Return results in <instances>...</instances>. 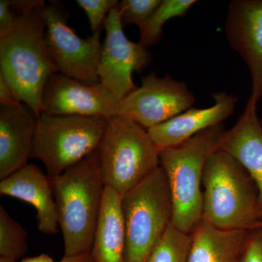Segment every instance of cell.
I'll return each instance as SVG.
<instances>
[{"label":"cell","instance_id":"6da1fadb","mask_svg":"<svg viewBox=\"0 0 262 262\" xmlns=\"http://www.w3.org/2000/svg\"><path fill=\"white\" fill-rule=\"evenodd\" d=\"M42 0H16V22L0 35V75L13 90L19 102L25 103L39 117L42 113L43 91L58 72L47 42Z\"/></svg>","mask_w":262,"mask_h":262},{"label":"cell","instance_id":"7a4b0ae2","mask_svg":"<svg viewBox=\"0 0 262 262\" xmlns=\"http://www.w3.org/2000/svg\"><path fill=\"white\" fill-rule=\"evenodd\" d=\"M50 181L65 256L91 252L105 190L97 150Z\"/></svg>","mask_w":262,"mask_h":262},{"label":"cell","instance_id":"3957f363","mask_svg":"<svg viewBox=\"0 0 262 262\" xmlns=\"http://www.w3.org/2000/svg\"><path fill=\"white\" fill-rule=\"evenodd\" d=\"M203 219L222 230L249 231L261 221L256 184L232 155L215 150L205 165Z\"/></svg>","mask_w":262,"mask_h":262},{"label":"cell","instance_id":"277c9868","mask_svg":"<svg viewBox=\"0 0 262 262\" xmlns=\"http://www.w3.org/2000/svg\"><path fill=\"white\" fill-rule=\"evenodd\" d=\"M225 131L220 124L160 151V166L168 181L173 204L172 224L185 233H192L203 219L205 165L219 149Z\"/></svg>","mask_w":262,"mask_h":262},{"label":"cell","instance_id":"5b68a950","mask_svg":"<svg viewBox=\"0 0 262 262\" xmlns=\"http://www.w3.org/2000/svg\"><path fill=\"white\" fill-rule=\"evenodd\" d=\"M97 151L103 184L121 196L160 167V151L148 130L119 115L108 118Z\"/></svg>","mask_w":262,"mask_h":262},{"label":"cell","instance_id":"8992f818","mask_svg":"<svg viewBox=\"0 0 262 262\" xmlns=\"http://www.w3.org/2000/svg\"><path fill=\"white\" fill-rule=\"evenodd\" d=\"M107 120L42 113L38 117L32 158L44 165L49 178L61 175L97 150Z\"/></svg>","mask_w":262,"mask_h":262},{"label":"cell","instance_id":"52a82bcc","mask_svg":"<svg viewBox=\"0 0 262 262\" xmlns=\"http://www.w3.org/2000/svg\"><path fill=\"white\" fill-rule=\"evenodd\" d=\"M122 210L125 262H146L173 219L171 196L161 167L122 196Z\"/></svg>","mask_w":262,"mask_h":262},{"label":"cell","instance_id":"ba28073f","mask_svg":"<svg viewBox=\"0 0 262 262\" xmlns=\"http://www.w3.org/2000/svg\"><path fill=\"white\" fill-rule=\"evenodd\" d=\"M42 13L48 50L58 73L86 83L100 82L101 33L84 39L79 37L69 26L68 11L59 2L46 3Z\"/></svg>","mask_w":262,"mask_h":262},{"label":"cell","instance_id":"9c48e42d","mask_svg":"<svg viewBox=\"0 0 262 262\" xmlns=\"http://www.w3.org/2000/svg\"><path fill=\"white\" fill-rule=\"evenodd\" d=\"M140 87L121 100L119 116L126 117L149 130L192 108L195 97L187 84L167 74L151 72L142 77Z\"/></svg>","mask_w":262,"mask_h":262},{"label":"cell","instance_id":"30bf717a","mask_svg":"<svg viewBox=\"0 0 262 262\" xmlns=\"http://www.w3.org/2000/svg\"><path fill=\"white\" fill-rule=\"evenodd\" d=\"M103 28L106 37L98 65V77L101 83L122 100L137 89L133 73L144 70L152 56L146 46L129 40L117 8L108 15Z\"/></svg>","mask_w":262,"mask_h":262},{"label":"cell","instance_id":"8fae6325","mask_svg":"<svg viewBox=\"0 0 262 262\" xmlns=\"http://www.w3.org/2000/svg\"><path fill=\"white\" fill-rule=\"evenodd\" d=\"M120 101L101 82L86 83L57 72L43 91L42 113L110 118L118 115Z\"/></svg>","mask_w":262,"mask_h":262},{"label":"cell","instance_id":"7c38bea8","mask_svg":"<svg viewBox=\"0 0 262 262\" xmlns=\"http://www.w3.org/2000/svg\"><path fill=\"white\" fill-rule=\"evenodd\" d=\"M229 46L247 65L252 94L258 103L262 98V0H234L229 5L225 24Z\"/></svg>","mask_w":262,"mask_h":262},{"label":"cell","instance_id":"4fadbf2b","mask_svg":"<svg viewBox=\"0 0 262 262\" xmlns=\"http://www.w3.org/2000/svg\"><path fill=\"white\" fill-rule=\"evenodd\" d=\"M38 117L25 103L0 106V179L32 158Z\"/></svg>","mask_w":262,"mask_h":262},{"label":"cell","instance_id":"5bb4252c","mask_svg":"<svg viewBox=\"0 0 262 262\" xmlns=\"http://www.w3.org/2000/svg\"><path fill=\"white\" fill-rule=\"evenodd\" d=\"M210 107L189 108L168 121L149 129L150 137L159 151L178 146L202 131L222 124L235 110L238 98L225 92L213 94Z\"/></svg>","mask_w":262,"mask_h":262},{"label":"cell","instance_id":"9a60e30c","mask_svg":"<svg viewBox=\"0 0 262 262\" xmlns=\"http://www.w3.org/2000/svg\"><path fill=\"white\" fill-rule=\"evenodd\" d=\"M0 194L16 198L34 207L39 232L46 234L58 232V214L51 181L37 165L27 164L1 180Z\"/></svg>","mask_w":262,"mask_h":262},{"label":"cell","instance_id":"2e32d148","mask_svg":"<svg viewBox=\"0 0 262 262\" xmlns=\"http://www.w3.org/2000/svg\"><path fill=\"white\" fill-rule=\"evenodd\" d=\"M257 103L249 97L244 112L232 128L225 130L219 149L235 158L247 170L258 191L262 220V125Z\"/></svg>","mask_w":262,"mask_h":262},{"label":"cell","instance_id":"e0dca14e","mask_svg":"<svg viewBox=\"0 0 262 262\" xmlns=\"http://www.w3.org/2000/svg\"><path fill=\"white\" fill-rule=\"evenodd\" d=\"M91 256L94 262H125V232L122 196L105 187Z\"/></svg>","mask_w":262,"mask_h":262},{"label":"cell","instance_id":"ac0fdd59","mask_svg":"<svg viewBox=\"0 0 262 262\" xmlns=\"http://www.w3.org/2000/svg\"><path fill=\"white\" fill-rule=\"evenodd\" d=\"M248 233L222 230L202 220L190 234L188 262H243Z\"/></svg>","mask_w":262,"mask_h":262},{"label":"cell","instance_id":"d6986e66","mask_svg":"<svg viewBox=\"0 0 262 262\" xmlns=\"http://www.w3.org/2000/svg\"><path fill=\"white\" fill-rule=\"evenodd\" d=\"M195 0H163L149 20L140 29V43L146 48L155 46L161 40L163 27L171 18L187 14Z\"/></svg>","mask_w":262,"mask_h":262},{"label":"cell","instance_id":"ffe728a7","mask_svg":"<svg viewBox=\"0 0 262 262\" xmlns=\"http://www.w3.org/2000/svg\"><path fill=\"white\" fill-rule=\"evenodd\" d=\"M192 237L170 224L146 262H188Z\"/></svg>","mask_w":262,"mask_h":262},{"label":"cell","instance_id":"44dd1931","mask_svg":"<svg viewBox=\"0 0 262 262\" xmlns=\"http://www.w3.org/2000/svg\"><path fill=\"white\" fill-rule=\"evenodd\" d=\"M27 231L0 206V258L18 261L28 250Z\"/></svg>","mask_w":262,"mask_h":262},{"label":"cell","instance_id":"7402d4cb","mask_svg":"<svg viewBox=\"0 0 262 262\" xmlns=\"http://www.w3.org/2000/svg\"><path fill=\"white\" fill-rule=\"evenodd\" d=\"M163 0H122L119 2L117 10L122 26L135 24L139 29L144 27Z\"/></svg>","mask_w":262,"mask_h":262},{"label":"cell","instance_id":"603a6c76","mask_svg":"<svg viewBox=\"0 0 262 262\" xmlns=\"http://www.w3.org/2000/svg\"><path fill=\"white\" fill-rule=\"evenodd\" d=\"M77 4L84 10L89 18L93 34L101 33L105 20L110 12L117 8V0H77Z\"/></svg>","mask_w":262,"mask_h":262},{"label":"cell","instance_id":"cb8c5ba5","mask_svg":"<svg viewBox=\"0 0 262 262\" xmlns=\"http://www.w3.org/2000/svg\"><path fill=\"white\" fill-rule=\"evenodd\" d=\"M243 262H262V227L248 231Z\"/></svg>","mask_w":262,"mask_h":262},{"label":"cell","instance_id":"d4e9b609","mask_svg":"<svg viewBox=\"0 0 262 262\" xmlns=\"http://www.w3.org/2000/svg\"><path fill=\"white\" fill-rule=\"evenodd\" d=\"M11 5L12 0H0V35L11 30L16 22L17 14Z\"/></svg>","mask_w":262,"mask_h":262},{"label":"cell","instance_id":"484cf974","mask_svg":"<svg viewBox=\"0 0 262 262\" xmlns=\"http://www.w3.org/2000/svg\"><path fill=\"white\" fill-rule=\"evenodd\" d=\"M18 102L13 90L3 76L0 75V106L13 105Z\"/></svg>","mask_w":262,"mask_h":262},{"label":"cell","instance_id":"4316f807","mask_svg":"<svg viewBox=\"0 0 262 262\" xmlns=\"http://www.w3.org/2000/svg\"><path fill=\"white\" fill-rule=\"evenodd\" d=\"M59 262H94L91 253H84L74 256H65Z\"/></svg>","mask_w":262,"mask_h":262},{"label":"cell","instance_id":"83f0119b","mask_svg":"<svg viewBox=\"0 0 262 262\" xmlns=\"http://www.w3.org/2000/svg\"><path fill=\"white\" fill-rule=\"evenodd\" d=\"M0 262H54L53 258L47 254H41L34 257L25 258L20 261H12L6 258H0Z\"/></svg>","mask_w":262,"mask_h":262},{"label":"cell","instance_id":"f1b7e54d","mask_svg":"<svg viewBox=\"0 0 262 262\" xmlns=\"http://www.w3.org/2000/svg\"><path fill=\"white\" fill-rule=\"evenodd\" d=\"M257 227H262V220L260 221V222H258L253 229L257 228Z\"/></svg>","mask_w":262,"mask_h":262}]
</instances>
